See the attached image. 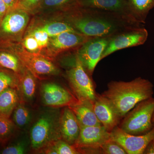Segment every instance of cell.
Instances as JSON below:
<instances>
[{"label":"cell","mask_w":154,"mask_h":154,"mask_svg":"<svg viewBox=\"0 0 154 154\" xmlns=\"http://www.w3.org/2000/svg\"><path fill=\"white\" fill-rule=\"evenodd\" d=\"M133 17L141 25L145 23L149 12L154 8V0H125Z\"/></svg>","instance_id":"cell-20"},{"label":"cell","mask_w":154,"mask_h":154,"mask_svg":"<svg viewBox=\"0 0 154 154\" xmlns=\"http://www.w3.org/2000/svg\"><path fill=\"white\" fill-rule=\"evenodd\" d=\"M0 66L12 71L19 75L26 68L18 56L5 51L0 52Z\"/></svg>","instance_id":"cell-23"},{"label":"cell","mask_w":154,"mask_h":154,"mask_svg":"<svg viewBox=\"0 0 154 154\" xmlns=\"http://www.w3.org/2000/svg\"><path fill=\"white\" fill-rule=\"evenodd\" d=\"M148 36L147 30L142 26L131 27L116 33L109 37L101 60L119 50L144 44Z\"/></svg>","instance_id":"cell-6"},{"label":"cell","mask_w":154,"mask_h":154,"mask_svg":"<svg viewBox=\"0 0 154 154\" xmlns=\"http://www.w3.org/2000/svg\"><path fill=\"white\" fill-rule=\"evenodd\" d=\"M143 154H154V140H152L146 146Z\"/></svg>","instance_id":"cell-35"},{"label":"cell","mask_w":154,"mask_h":154,"mask_svg":"<svg viewBox=\"0 0 154 154\" xmlns=\"http://www.w3.org/2000/svg\"><path fill=\"white\" fill-rule=\"evenodd\" d=\"M41 95L45 106L52 108L69 107L79 101L66 89L53 82L42 85Z\"/></svg>","instance_id":"cell-9"},{"label":"cell","mask_w":154,"mask_h":154,"mask_svg":"<svg viewBox=\"0 0 154 154\" xmlns=\"http://www.w3.org/2000/svg\"><path fill=\"white\" fill-rule=\"evenodd\" d=\"M69 107L75 115L80 127L102 125L94 113L93 104L79 101Z\"/></svg>","instance_id":"cell-17"},{"label":"cell","mask_w":154,"mask_h":154,"mask_svg":"<svg viewBox=\"0 0 154 154\" xmlns=\"http://www.w3.org/2000/svg\"><path fill=\"white\" fill-rule=\"evenodd\" d=\"M18 128L10 118L0 116V145L5 146L14 138Z\"/></svg>","instance_id":"cell-24"},{"label":"cell","mask_w":154,"mask_h":154,"mask_svg":"<svg viewBox=\"0 0 154 154\" xmlns=\"http://www.w3.org/2000/svg\"><path fill=\"white\" fill-rule=\"evenodd\" d=\"M19 75L11 70L0 69V93L8 88L19 89Z\"/></svg>","instance_id":"cell-28"},{"label":"cell","mask_w":154,"mask_h":154,"mask_svg":"<svg viewBox=\"0 0 154 154\" xmlns=\"http://www.w3.org/2000/svg\"><path fill=\"white\" fill-rule=\"evenodd\" d=\"M37 152L48 154H81L74 146L70 144L62 139L52 142Z\"/></svg>","instance_id":"cell-22"},{"label":"cell","mask_w":154,"mask_h":154,"mask_svg":"<svg viewBox=\"0 0 154 154\" xmlns=\"http://www.w3.org/2000/svg\"><path fill=\"white\" fill-rule=\"evenodd\" d=\"M3 1L8 7V12L19 7V0H3Z\"/></svg>","instance_id":"cell-33"},{"label":"cell","mask_w":154,"mask_h":154,"mask_svg":"<svg viewBox=\"0 0 154 154\" xmlns=\"http://www.w3.org/2000/svg\"><path fill=\"white\" fill-rule=\"evenodd\" d=\"M78 5L84 8L96 9L118 14L142 25L133 17L125 0H78Z\"/></svg>","instance_id":"cell-12"},{"label":"cell","mask_w":154,"mask_h":154,"mask_svg":"<svg viewBox=\"0 0 154 154\" xmlns=\"http://www.w3.org/2000/svg\"><path fill=\"white\" fill-rule=\"evenodd\" d=\"M25 105L21 100L12 114V121L19 129H25L32 121V112Z\"/></svg>","instance_id":"cell-21"},{"label":"cell","mask_w":154,"mask_h":154,"mask_svg":"<svg viewBox=\"0 0 154 154\" xmlns=\"http://www.w3.org/2000/svg\"><path fill=\"white\" fill-rule=\"evenodd\" d=\"M110 139L119 144L128 154H143L147 145L154 140V126L145 134L135 135L116 126L110 131Z\"/></svg>","instance_id":"cell-8"},{"label":"cell","mask_w":154,"mask_h":154,"mask_svg":"<svg viewBox=\"0 0 154 154\" xmlns=\"http://www.w3.org/2000/svg\"><path fill=\"white\" fill-rule=\"evenodd\" d=\"M36 89V77L25 68L19 75V90L21 100L24 102H32L35 98Z\"/></svg>","instance_id":"cell-18"},{"label":"cell","mask_w":154,"mask_h":154,"mask_svg":"<svg viewBox=\"0 0 154 154\" xmlns=\"http://www.w3.org/2000/svg\"><path fill=\"white\" fill-rule=\"evenodd\" d=\"M152 122L154 124V111L152 117Z\"/></svg>","instance_id":"cell-36"},{"label":"cell","mask_w":154,"mask_h":154,"mask_svg":"<svg viewBox=\"0 0 154 154\" xmlns=\"http://www.w3.org/2000/svg\"><path fill=\"white\" fill-rule=\"evenodd\" d=\"M39 28L46 32L50 37L57 36L65 32L80 33L77 32L74 28L65 21L48 23Z\"/></svg>","instance_id":"cell-25"},{"label":"cell","mask_w":154,"mask_h":154,"mask_svg":"<svg viewBox=\"0 0 154 154\" xmlns=\"http://www.w3.org/2000/svg\"><path fill=\"white\" fill-rule=\"evenodd\" d=\"M20 101L17 88H8L0 93V116L10 118Z\"/></svg>","instance_id":"cell-19"},{"label":"cell","mask_w":154,"mask_h":154,"mask_svg":"<svg viewBox=\"0 0 154 154\" xmlns=\"http://www.w3.org/2000/svg\"><path fill=\"white\" fill-rule=\"evenodd\" d=\"M109 37L90 38L80 46L76 55L88 74L92 75L107 46Z\"/></svg>","instance_id":"cell-7"},{"label":"cell","mask_w":154,"mask_h":154,"mask_svg":"<svg viewBox=\"0 0 154 154\" xmlns=\"http://www.w3.org/2000/svg\"><path fill=\"white\" fill-rule=\"evenodd\" d=\"M30 35L35 38L38 42L39 49L41 50L47 47L49 42L50 37L48 34L39 28L33 30Z\"/></svg>","instance_id":"cell-30"},{"label":"cell","mask_w":154,"mask_h":154,"mask_svg":"<svg viewBox=\"0 0 154 154\" xmlns=\"http://www.w3.org/2000/svg\"><path fill=\"white\" fill-rule=\"evenodd\" d=\"M8 12V8L3 0H0V24Z\"/></svg>","instance_id":"cell-34"},{"label":"cell","mask_w":154,"mask_h":154,"mask_svg":"<svg viewBox=\"0 0 154 154\" xmlns=\"http://www.w3.org/2000/svg\"><path fill=\"white\" fill-rule=\"evenodd\" d=\"M30 148V138L24 137L5 146L0 151L2 154H25Z\"/></svg>","instance_id":"cell-27"},{"label":"cell","mask_w":154,"mask_h":154,"mask_svg":"<svg viewBox=\"0 0 154 154\" xmlns=\"http://www.w3.org/2000/svg\"><path fill=\"white\" fill-rule=\"evenodd\" d=\"M67 76L77 99L93 104L96 95L94 84L76 54L71 67L67 71Z\"/></svg>","instance_id":"cell-5"},{"label":"cell","mask_w":154,"mask_h":154,"mask_svg":"<svg viewBox=\"0 0 154 154\" xmlns=\"http://www.w3.org/2000/svg\"><path fill=\"white\" fill-rule=\"evenodd\" d=\"M23 45L28 52L32 53H38V51L40 50L38 42L34 37L30 34L24 39Z\"/></svg>","instance_id":"cell-31"},{"label":"cell","mask_w":154,"mask_h":154,"mask_svg":"<svg viewBox=\"0 0 154 154\" xmlns=\"http://www.w3.org/2000/svg\"><path fill=\"white\" fill-rule=\"evenodd\" d=\"M42 0H19V7L27 11L37 9Z\"/></svg>","instance_id":"cell-32"},{"label":"cell","mask_w":154,"mask_h":154,"mask_svg":"<svg viewBox=\"0 0 154 154\" xmlns=\"http://www.w3.org/2000/svg\"><path fill=\"white\" fill-rule=\"evenodd\" d=\"M93 108L101 124L109 132L117 126L120 118L112 105L102 95H96Z\"/></svg>","instance_id":"cell-15"},{"label":"cell","mask_w":154,"mask_h":154,"mask_svg":"<svg viewBox=\"0 0 154 154\" xmlns=\"http://www.w3.org/2000/svg\"><path fill=\"white\" fill-rule=\"evenodd\" d=\"M101 152L105 154H126V152L121 145L114 141L109 140L103 144L101 147Z\"/></svg>","instance_id":"cell-29"},{"label":"cell","mask_w":154,"mask_h":154,"mask_svg":"<svg viewBox=\"0 0 154 154\" xmlns=\"http://www.w3.org/2000/svg\"><path fill=\"white\" fill-rule=\"evenodd\" d=\"M154 111V98L152 97L138 103L126 115L119 127L129 134H145L154 127L152 122Z\"/></svg>","instance_id":"cell-4"},{"label":"cell","mask_w":154,"mask_h":154,"mask_svg":"<svg viewBox=\"0 0 154 154\" xmlns=\"http://www.w3.org/2000/svg\"><path fill=\"white\" fill-rule=\"evenodd\" d=\"M110 137V132L102 125L81 127L79 137L73 146L79 152L82 149L98 150Z\"/></svg>","instance_id":"cell-10"},{"label":"cell","mask_w":154,"mask_h":154,"mask_svg":"<svg viewBox=\"0 0 154 154\" xmlns=\"http://www.w3.org/2000/svg\"><path fill=\"white\" fill-rule=\"evenodd\" d=\"M17 55L25 67L36 77L54 75L59 73V70L54 64L38 53L24 50L17 53Z\"/></svg>","instance_id":"cell-11"},{"label":"cell","mask_w":154,"mask_h":154,"mask_svg":"<svg viewBox=\"0 0 154 154\" xmlns=\"http://www.w3.org/2000/svg\"><path fill=\"white\" fill-rule=\"evenodd\" d=\"M57 108L45 110L37 116L30 131V148L38 152L52 142L62 139L60 118Z\"/></svg>","instance_id":"cell-3"},{"label":"cell","mask_w":154,"mask_h":154,"mask_svg":"<svg viewBox=\"0 0 154 154\" xmlns=\"http://www.w3.org/2000/svg\"><path fill=\"white\" fill-rule=\"evenodd\" d=\"M60 127L62 139L74 145L80 132L79 123L72 110L69 107H65L61 112Z\"/></svg>","instance_id":"cell-16"},{"label":"cell","mask_w":154,"mask_h":154,"mask_svg":"<svg viewBox=\"0 0 154 154\" xmlns=\"http://www.w3.org/2000/svg\"><path fill=\"white\" fill-rule=\"evenodd\" d=\"M78 0H42L37 9H61L67 11L78 6Z\"/></svg>","instance_id":"cell-26"},{"label":"cell","mask_w":154,"mask_h":154,"mask_svg":"<svg viewBox=\"0 0 154 154\" xmlns=\"http://www.w3.org/2000/svg\"><path fill=\"white\" fill-rule=\"evenodd\" d=\"M153 88L149 80L138 77L130 82L112 81L102 95L122 118L138 103L152 97Z\"/></svg>","instance_id":"cell-2"},{"label":"cell","mask_w":154,"mask_h":154,"mask_svg":"<svg viewBox=\"0 0 154 154\" xmlns=\"http://www.w3.org/2000/svg\"><path fill=\"white\" fill-rule=\"evenodd\" d=\"M90 37L80 33L65 32L50 37L48 48L50 55H54L62 51L80 47Z\"/></svg>","instance_id":"cell-13"},{"label":"cell","mask_w":154,"mask_h":154,"mask_svg":"<svg viewBox=\"0 0 154 154\" xmlns=\"http://www.w3.org/2000/svg\"><path fill=\"white\" fill-rule=\"evenodd\" d=\"M65 12V22L90 38L110 37L131 27L142 26L118 14L96 9L77 6Z\"/></svg>","instance_id":"cell-1"},{"label":"cell","mask_w":154,"mask_h":154,"mask_svg":"<svg viewBox=\"0 0 154 154\" xmlns=\"http://www.w3.org/2000/svg\"><path fill=\"white\" fill-rule=\"evenodd\" d=\"M29 20L27 11L18 8L9 11L0 24V33L5 36H12L22 32Z\"/></svg>","instance_id":"cell-14"}]
</instances>
